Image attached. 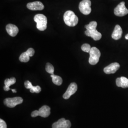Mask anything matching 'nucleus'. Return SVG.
<instances>
[{
  "mask_svg": "<svg viewBox=\"0 0 128 128\" xmlns=\"http://www.w3.org/2000/svg\"><path fill=\"white\" fill-rule=\"evenodd\" d=\"M64 21L66 25L74 27L78 24V18L73 11L68 10L64 14Z\"/></svg>",
  "mask_w": 128,
  "mask_h": 128,
  "instance_id": "1",
  "label": "nucleus"
},
{
  "mask_svg": "<svg viewBox=\"0 0 128 128\" xmlns=\"http://www.w3.org/2000/svg\"><path fill=\"white\" fill-rule=\"evenodd\" d=\"M34 21L37 23V28L40 30L44 31L47 28L48 20L46 16L42 14H38L34 17Z\"/></svg>",
  "mask_w": 128,
  "mask_h": 128,
  "instance_id": "2",
  "label": "nucleus"
},
{
  "mask_svg": "<svg viewBox=\"0 0 128 128\" xmlns=\"http://www.w3.org/2000/svg\"><path fill=\"white\" fill-rule=\"evenodd\" d=\"M89 64L92 65H95L97 64L101 56V52L100 50L96 47H92L89 52Z\"/></svg>",
  "mask_w": 128,
  "mask_h": 128,
  "instance_id": "3",
  "label": "nucleus"
},
{
  "mask_svg": "<svg viewBox=\"0 0 128 128\" xmlns=\"http://www.w3.org/2000/svg\"><path fill=\"white\" fill-rule=\"evenodd\" d=\"M50 114V108L47 105H43L38 110H34L32 112L31 116L32 117H36L40 116L42 117H48Z\"/></svg>",
  "mask_w": 128,
  "mask_h": 128,
  "instance_id": "4",
  "label": "nucleus"
},
{
  "mask_svg": "<svg viewBox=\"0 0 128 128\" xmlns=\"http://www.w3.org/2000/svg\"><path fill=\"white\" fill-rule=\"evenodd\" d=\"M91 2L90 0H82L79 5V9L82 14L88 15L91 13L92 9Z\"/></svg>",
  "mask_w": 128,
  "mask_h": 128,
  "instance_id": "5",
  "label": "nucleus"
},
{
  "mask_svg": "<svg viewBox=\"0 0 128 128\" xmlns=\"http://www.w3.org/2000/svg\"><path fill=\"white\" fill-rule=\"evenodd\" d=\"M23 101V99L20 97L7 98L4 100V104L8 107L14 108L16 105L22 104Z\"/></svg>",
  "mask_w": 128,
  "mask_h": 128,
  "instance_id": "6",
  "label": "nucleus"
},
{
  "mask_svg": "<svg viewBox=\"0 0 128 128\" xmlns=\"http://www.w3.org/2000/svg\"><path fill=\"white\" fill-rule=\"evenodd\" d=\"M114 14L118 17H122L128 14V10L125 7V2H122L117 5L114 10Z\"/></svg>",
  "mask_w": 128,
  "mask_h": 128,
  "instance_id": "7",
  "label": "nucleus"
},
{
  "mask_svg": "<svg viewBox=\"0 0 128 128\" xmlns=\"http://www.w3.org/2000/svg\"><path fill=\"white\" fill-rule=\"evenodd\" d=\"M71 123L69 120L64 118H61L58 120L56 122L52 124V128H70Z\"/></svg>",
  "mask_w": 128,
  "mask_h": 128,
  "instance_id": "8",
  "label": "nucleus"
},
{
  "mask_svg": "<svg viewBox=\"0 0 128 128\" xmlns=\"http://www.w3.org/2000/svg\"><path fill=\"white\" fill-rule=\"evenodd\" d=\"M78 90V86L76 83L72 82L69 86L68 89L63 96L64 99H68L70 97L74 94Z\"/></svg>",
  "mask_w": 128,
  "mask_h": 128,
  "instance_id": "9",
  "label": "nucleus"
},
{
  "mask_svg": "<svg viewBox=\"0 0 128 128\" xmlns=\"http://www.w3.org/2000/svg\"><path fill=\"white\" fill-rule=\"evenodd\" d=\"M35 50L32 48H30L25 52L22 53L20 56L19 60L22 62H28L30 60V57L34 55Z\"/></svg>",
  "mask_w": 128,
  "mask_h": 128,
  "instance_id": "10",
  "label": "nucleus"
},
{
  "mask_svg": "<svg viewBox=\"0 0 128 128\" xmlns=\"http://www.w3.org/2000/svg\"><path fill=\"white\" fill-rule=\"evenodd\" d=\"M120 68V64L117 62H115L106 66L104 69V71L106 74H114Z\"/></svg>",
  "mask_w": 128,
  "mask_h": 128,
  "instance_id": "11",
  "label": "nucleus"
},
{
  "mask_svg": "<svg viewBox=\"0 0 128 128\" xmlns=\"http://www.w3.org/2000/svg\"><path fill=\"white\" fill-rule=\"evenodd\" d=\"M27 7L28 9L32 10H41L44 9V5L39 1L28 3Z\"/></svg>",
  "mask_w": 128,
  "mask_h": 128,
  "instance_id": "12",
  "label": "nucleus"
},
{
  "mask_svg": "<svg viewBox=\"0 0 128 128\" xmlns=\"http://www.w3.org/2000/svg\"><path fill=\"white\" fill-rule=\"evenodd\" d=\"M6 30L8 34L12 37H15L18 33V28L12 24L7 25L6 26Z\"/></svg>",
  "mask_w": 128,
  "mask_h": 128,
  "instance_id": "13",
  "label": "nucleus"
},
{
  "mask_svg": "<svg viewBox=\"0 0 128 128\" xmlns=\"http://www.w3.org/2000/svg\"><path fill=\"white\" fill-rule=\"evenodd\" d=\"M85 34L88 37H91L94 40H99L102 38V34L100 32H98L96 30H86L85 32Z\"/></svg>",
  "mask_w": 128,
  "mask_h": 128,
  "instance_id": "14",
  "label": "nucleus"
},
{
  "mask_svg": "<svg viewBox=\"0 0 128 128\" xmlns=\"http://www.w3.org/2000/svg\"><path fill=\"white\" fill-rule=\"evenodd\" d=\"M122 28L119 25H116L112 35V38L114 40H118L122 38Z\"/></svg>",
  "mask_w": 128,
  "mask_h": 128,
  "instance_id": "15",
  "label": "nucleus"
},
{
  "mask_svg": "<svg viewBox=\"0 0 128 128\" xmlns=\"http://www.w3.org/2000/svg\"><path fill=\"white\" fill-rule=\"evenodd\" d=\"M25 87L27 89H30V92L32 93H40L41 91V87L38 86H32V82L29 81H26L24 82Z\"/></svg>",
  "mask_w": 128,
  "mask_h": 128,
  "instance_id": "16",
  "label": "nucleus"
},
{
  "mask_svg": "<svg viewBox=\"0 0 128 128\" xmlns=\"http://www.w3.org/2000/svg\"><path fill=\"white\" fill-rule=\"evenodd\" d=\"M16 80L15 78H10V79H6L4 81L5 86L4 87V91H8L10 90H11V89L10 88V86L14 84L16 82Z\"/></svg>",
  "mask_w": 128,
  "mask_h": 128,
  "instance_id": "17",
  "label": "nucleus"
},
{
  "mask_svg": "<svg viewBox=\"0 0 128 128\" xmlns=\"http://www.w3.org/2000/svg\"><path fill=\"white\" fill-rule=\"evenodd\" d=\"M51 77L52 78V82L56 86H60L63 82V80L62 78L60 76H56L54 74H51Z\"/></svg>",
  "mask_w": 128,
  "mask_h": 128,
  "instance_id": "18",
  "label": "nucleus"
},
{
  "mask_svg": "<svg viewBox=\"0 0 128 128\" xmlns=\"http://www.w3.org/2000/svg\"><path fill=\"white\" fill-rule=\"evenodd\" d=\"M97 26V23L95 21L91 22L89 24L85 26V28L86 30H96V27Z\"/></svg>",
  "mask_w": 128,
  "mask_h": 128,
  "instance_id": "19",
  "label": "nucleus"
},
{
  "mask_svg": "<svg viewBox=\"0 0 128 128\" xmlns=\"http://www.w3.org/2000/svg\"><path fill=\"white\" fill-rule=\"evenodd\" d=\"M46 70L48 73L53 74L54 72V68L53 66L50 63H47L46 64Z\"/></svg>",
  "mask_w": 128,
  "mask_h": 128,
  "instance_id": "20",
  "label": "nucleus"
},
{
  "mask_svg": "<svg viewBox=\"0 0 128 128\" xmlns=\"http://www.w3.org/2000/svg\"><path fill=\"white\" fill-rule=\"evenodd\" d=\"M122 81V86L123 88H126L128 87V79L125 77L122 76L120 78Z\"/></svg>",
  "mask_w": 128,
  "mask_h": 128,
  "instance_id": "21",
  "label": "nucleus"
},
{
  "mask_svg": "<svg viewBox=\"0 0 128 128\" xmlns=\"http://www.w3.org/2000/svg\"><path fill=\"white\" fill-rule=\"evenodd\" d=\"M91 46L88 44H84L81 46V49L83 51L87 53H89L91 50Z\"/></svg>",
  "mask_w": 128,
  "mask_h": 128,
  "instance_id": "22",
  "label": "nucleus"
},
{
  "mask_svg": "<svg viewBox=\"0 0 128 128\" xmlns=\"http://www.w3.org/2000/svg\"><path fill=\"white\" fill-rule=\"evenodd\" d=\"M0 128H7V124L2 119H0Z\"/></svg>",
  "mask_w": 128,
  "mask_h": 128,
  "instance_id": "23",
  "label": "nucleus"
},
{
  "mask_svg": "<svg viewBox=\"0 0 128 128\" xmlns=\"http://www.w3.org/2000/svg\"><path fill=\"white\" fill-rule=\"evenodd\" d=\"M116 84L118 87L122 86V81L120 78H117L116 80Z\"/></svg>",
  "mask_w": 128,
  "mask_h": 128,
  "instance_id": "24",
  "label": "nucleus"
},
{
  "mask_svg": "<svg viewBox=\"0 0 128 128\" xmlns=\"http://www.w3.org/2000/svg\"><path fill=\"white\" fill-rule=\"evenodd\" d=\"M12 90V92H14V93H16V92H17V91H16V90H15V89H11Z\"/></svg>",
  "mask_w": 128,
  "mask_h": 128,
  "instance_id": "25",
  "label": "nucleus"
},
{
  "mask_svg": "<svg viewBox=\"0 0 128 128\" xmlns=\"http://www.w3.org/2000/svg\"><path fill=\"white\" fill-rule=\"evenodd\" d=\"M125 39L126 40H128V34H127L126 36H125Z\"/></svg>",
  "mask_w": 128,
  "mask_h": 128,
  "instance_id": "26",
  "label": "nucleus"
}]
</instances>
